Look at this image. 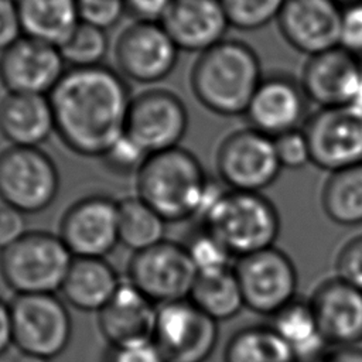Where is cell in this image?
Segmentation results:
<instances>
[{
  "mask_svg": "<svg viewBox=\"0 0 362 362\" xmlns=\"http://www.w3.org/2000/svg\"><path fill=\"white\" fill-rule=\"evenodd\" d=\"M48 98L55 134L76 156L100 158L124 133L132 95L110 66L68 68Z\"/></svg>",
  "mask_w": 362,
  "mask_h": 362,
  "instance_id": "1",
  "label": "cell"
},
{
  "mask_svg": "<svg viewBox=\"0 0 362 362\" xmlns=\"http://www.w3.org/2000/svg\"><path fill=\"white\" fill-rule=\"evenodd\" d=\"M264 78L256 51L246 42L225 38L198 54L191 68L192 95L214 115H245L253 93Z\"/></svg>",
  "mask_w": 362,
  "mask_h": 362,
  "instance_id": "2",
  "label": "cell"
},
{
  "mask_svg": "<svg viewBox=\"0 0 362 362\" xmlns=\"http://www.w3.org/2000/svg\"><path fill=\"white\" fill-rule=\"evenodd\" d=\"M198 157L178 146L147 157L136 174V195L165 222L197 218L209 184Z\"/></svg>",
  "mask_w": 362,
  "mask_h": 362,
  "instance_id": "3",
  "label": "cell"
},
{
  "mask_svg": "<svg viewBox=\"0 0 362 362\" xmlns=\"http://www.w3.org/2000/svg\"><path fill=\"white\" fill-rule=\"evenodd\" d=\"M198 219L235 259L273 247L281 228L279 211L267 197L229 188Z\"/></svg>",
  "mask_w": 362,
  "mask_h": 362,
  "instance_id": "4",
  "label": "cell"
},
{
  "mask_svg": "<svg viewBox=\"0 0 362 362\" xmlns=\"http://www.w3.org/2000/svg\"><path fill=\"white\" fill-rule=\"evenodd\" d=\"M74 260L58 233L27 230L0 249L3 283L18 294H57Z\"/></svg>",
  "mask_w": 362,
  "mask_h": 362,
  "instance_id": "5",
  "label": "cell"
},
{
  "mask_svg": "<svg viewBox=\"0 0 362 362\" xmlns=\"http://www.w3.org/2000/svg\"><path fill=\"white\" fill-rule=\"evenodd\" d=\"M13 346L21 356L51 361L72 338V318L57 294H18L10 301Z\"/></svg>",
  "mask_w": 362,
  "mask_h": 362,
  "instance_id": "6",
  "label": "cell"
},
{
  "mask_svg": "<svg viewBox=\"0 0 362 362\" xmlns=\"http://www.w3.org/2000/svg\"><path fill=\"white\" fill-rule=\"evenodd\" d=\"M59 184L58 167L42 148L8 146L0 151V202L38 214L52 205Z\"/></svg>",
  "mask_w": 362,
  "mask_h": 362,
  "instance_id": "7",
  "label": "cell"
},
{
  "mask_svg": "<svg viewBox=\"0 0 362 362\" xmlns=\"http://www.w3.org/2000/svg\"><path fill=\"white\" fill-rule=\"evenodd\" d=\"M219 181L229 189L262 192L283 170L274 139L247 126L226 134L216 148Z\"/></svg>",
  "mask_w": 362,
  "mask_h": 362,
  "instance_id": "8",
  "label": "cell"
},
{
  "mask_svg": "<svg viewBox=\"0 0 362 362\" xmlns=\"http://www.w3.org/2000/svg\"><path fill=\"white\" fill-rule=\"evenodd\" d=\"M198 272L185 243L163 242L132 255L127 281L154 304L188 298Z\"/></svg>",
  "mask_w": 362,
  "mask_h": 362,
  "instance_id": "9",
  "label": "cell"
},
{
  "mask_svg": "<svg viewBox=\"0 0 362 362\" xmlns=\"http://www.w3.org/2000/svg\"><path fill=\"white\" fill-rule=\"evenodd\" d=\"M218 339V321L189 298L158 305L153 342L165 362H205Z\"/></svg>",
  "mask_w": 362,
  "mask_h": 362,
  "instance_id": "10",
  "label": "cell"
},
{
  "mask_svg": "<svg viewBox=\"0 0 362 362\" xmlns=\"http://www.w3.org/2000/svg\"><path fill=\"white\" fill-rule=\"evenodd\" d=\"M233 267L245 307L256 314L272 317L297 298V269L276 246L239 257Z\"/></svg>",
  "mask_w": 362,
  "mask_h": 362,
  "instance_id": "11",
  "label": "cell"
},
{
  "mask_svg": "<svg viewBox=\"0 0 362 362\" xmlns=\"http://www.w3.org/2000/svg\"><path fill=\"white\" fill-rule=\"evenodd\" d=\"M188 124V109L175 92L148 88L132 96L124 133L150 156L178 147Z\"/></svg>",
  "mask_w": 362,
  "mask_h": 362,
  "instance_id": "12",
  "label": "cell"
},
{
  "mask_svg": "<svg viewBox=\"0 0 362 362\" xmlns=\"http://www.w3.org/2000/svg\"><path fill=\"white\" fill-rule=\"evenodd\" d=\"M180 49L161 23L133 21L115 41L116 71L137 83L164 81L178 62Z\"/></svg>",
  "mask_w": 362,
  "mask_h": 362,
  "instance_id": "13",
  "label": "cell"
},
{
  "mask_svg": "<svg viewBox=\"0 0 362 362\" xmlns=\"http://www.w3.org/2000/svg\"><path fill=\"white\" fill-rule=\"evenodd\" d=\"M303 130L315 167L331 174L362 164V116L349 107H320Z\"/></svg>",
  "mask_w": 362,
  "mask_h": 362,
  "instance_id": "14",
  "label": "cell"
},
{
  "mask_svg": "<svg viewBox=\"0 0 362 362\" xmlns=\"http://www.w3.org/2000/svg\"><path fill=\"white\" fill-rule=\"evenodd\" d=\"M59 238L74 257H106L119 242L117 201L92 194L75 201L59 222Z\"/></svg>",
  "mask_w": 362,
  "mask_h": 362,
  "instance_id": "15",
  "label": "cell"
},
{
  "mask_svg": "<svg viewBox=\"0 0 362 362\" xmlns=\"http://www.w3.org/2000/svg\"><path fill=\"white\" fill-rule=\"evenodd\" d=\"M66 69L58 47L25 35L0 54V82L13 93L48 96Z\"/></svg>",
  "mask_w": 362,
  "mask_h": 362,
  "instance_id": "16",
  "label": "cell"
},
{
  "mask_svg": "<svg viewBox=\"0 0 362 362\" xmlns=\"http://www.w3.org/2000/svg\"><path fill=\"white\" fill-rule=\"evenodd\" d=\"M341 16L334 0H286L277 25L290 47L313 57L339 47Z\"/></svg>",
  "mask_w": 362,
  "mask_h": 362,
  "instance_id": "17",
  "label": "cell"
},
{
  "mask_svg": "<svg viewBox=\"0 0 362 362\" xmlns=\"http://www.w3.org/2000/svg\"><path fill=\"white\" fill-rule=\"evenodd\" d=\"M307 102L300 81L287 75L262 79L245 112L250 127L276 139L301 129L307 120Z\"/></svg>",
  "mask_w": 362,
  "mask_h": 362,
  "instance_id": "18",
  "label": "cell"
},
{
  "mask_svg": "<svg viewBox=\"0 0 362 362\" xmlns=\"http://www.w3.org/2000/svg\"><path fill=\"white\" fill-rule=\"evenodd\" d=\"M308 301L329 348L362 342V290L334 276L321 281Z\"/></svg>",
  "mask_w": 362,
  "mask_h": 362,
  "instance_id": "19",
  "label": "cell"
},
{
  "mask_svg": "<svg viewBox=\"0 0 362 362\" xmlns=\"http://www.w3.org/2000/svg\"><path fill=\"white\" fill-rule=\"evenodd\" d=\"M361 78L362 61L337 47L308 57L300 83L310 102L320 107H338L348 105Z\"/></svg>",
  "mask_w": 362,
  "mask_h": 362,
  "instance_id": "20",
  "label": "cell"
},
{
  "mask_svg": "<svg viewBox=\"0 0 362 362\" xmlns=\"http://www.w3.org/2000/svg\"><path fill=\"white\" fill-rule=\"evenodd\" d=\"M161 25L180 51L197 54L223 41L230 27L219 0H173Z\"/></svg>",
  "mask_w": 362,
  "mask_h": 362,
  "instance_id": "21",
  "label": "cell"
},
{
  "mask_svg": "<svg viewBox=\"0 0 362 362\" xmlns=\"http://www.w3.org/2000/svg\"><path fill=\"white\" fill-rule=\"evenodd\" d=\"M158 305L129 281L98 313V327L110 348L153 341Z\"/></svg>",
  "mask_w": 362,
  "mask_h": 362,
  "instance_id": "22",
  "label": "cell"
},
{
  "mask_svg": "<svg viewBox=\"0 0 362 362\" xmlns=\"http://www.w3.org/2000/svg\"><path fill=\"white\" fill-rule=\"evenodd\" d=\"M55 133L47 95L7 92L0 99V134L10 146L40 147Z\"/></svg>",
  "mask_w": 362,
  "mask_h": 362,
  "instance_id": "23",
  "label": "cell"
},
{
  "mask_svg": "<svg viewBox=\"0 0 362 362\" xmlns=\"http://www.w3.org/2000/svg\"><path fill=\"white\" fill-rule=\"evenodd\" d=\"M122 281L103 257H74L59 293L71 307L99 313L115 296Z\"/></svg>",
  "mask_w": 362,
  "mask_h": 362,
  "instance_id": "24",
  "label": "cell"
},
{
  "mask_svg": "<svg viewBox=\"0 0 362 362\" xmlns=\"http://www.w3.org/2000/svg\"><path fill=\"white\" fill-rule=\"evenodd\" d=\"M23 35L61 47L81 23L76 0H16Z\"/></svg>",
  "mask_w": 362,
  "mask_h": 362,
  "instance_id": "25",
  "label": "cell"
},
{
  "mask_svg": "<svg viewBox=\"0 0 362 362\" xmlns=\"http://www.w3.org/2000/svg\"><path fill=\"white\" fill-rule=\"evenodd\" d=\"M270 327L300 362L322 356L329 351L308 300L297 297L272 315Z\"/></svg>",
  "mask_w": 362,
  "mask_h": 362,
  "instance_id": "26",
  "label": "cell"
},
{
  "mask_svg": "<svg viewBox=\"0 0 362 362\" xmlns=\"http://www.w3.org/2000/svg\"><path fill=\"white\" fill-rule=\"evenodd\" d=\"M188 298L218 322L232 320L245 308L235 267L198 273Z\"/></svg>",
  "mask_w": 362,
  "mask_h": 362,
  "instance_id": "27",
  "label": "cell"
},
{
  "mask_svg": "<svg viewBox=\"0 0 362 362\" xmlns=\"http://www.w3.org/2000/svg\"><path fill=\"white\" fill-rule=\"evenodd\" d=\"M321 206L337 225H362V164L328 175L321 189Z\"/></svg>",
  "mask_w": 362,
  "mask_h": 362,
  "instance_id": "28",
  "label": "cell"
},
{
  "mask_svg": "<svg viewBox=\"0 0 362 362\" xmlns=\"http://www.w3.org/2000/svg\"><path fill=\"white\" fill-rule=\"evenodd\" d=\"M223 362H300L269 325H246L235 331L223 351Z\"/></svg>",
  "mask_w": 362,
  "mask_h": 362,
  "instance_id": "29",
  "label": "cell"
},
{
  "mask_svg": "<svg viewBox=\"0 0 362 362\" xmlns=\"http://www.w3.org/2000/svg\"><path fill=\"white\" fill-rule=\"evenodd\" d=\"M119 242L133 253L165 239V219L137 195L117 201Z\"/></svg>",
  "mask_w": 362,
  "mask_h": 362,
  "instance_id": "30",
  "label": "cell"
},
{
  "mask_svg": "<svg viewBox=\"0 0 362 362\" xmlns=\"http://www.w3.org/2000/svg\"><path fill=\"white\" fill-rule=\"evenodd\" d=\"M107 51V33L82 21L78 24L69 38L59 47V52L68 68L102 65Z\"/></svg>",
  "mask_w": 362,
  "mask_h": 362,
  "instance_id": "31",
  "label": "cell"
},
{
  "mask_svg": "<svg viewBox=\"0 0 362 362\" xmlns=\"http://www.w3.org/2000/svg\"><path fill=\"white\" fill-rule=\"evenodd\" d=\"M229 25L255 31L277 21L286 0H219Z\"/></svg>",
  "mask_w": 362,
  "mask_h": 362,
  "instance_id": "32",
  "label": "cell"
},
{
  "mask_svg": "<svg viewBox=\"0 0 362 362\" xmlns=\"http://www.w3.org/2000/svg\"><path fill=\"white\" fill-rule=\"evenodd\" d=\"M185 246L198 273H209L233 267L230 262L235 257L230 252L204 229L195 233Z\"/></svg>",
  "mask_w": 362,
  "mask_h": 362,
  "instance_id": "33",
  "label": "cell"
},
{
  "mask_svg": "<svg viewBox=\"0 0 362 362\" xmlns=\"http://www.w3.org/2000/svg\"><path fill=\"white\" fill-rule=\"evenodd\" d=\"M148 154L126 133H123L102 156L100 163L106 170L117 175L137 174Z\"/></svg>",
  "mask_w": 362,
  "mask_h": 362,
  "instance_id": "34",
  "label": "cell"
},
{
  "mask_svg": "<svg viewBox=\"0 0 362 362\" xmlns=\"http://www.w3.org/2000/svg\"><path fill=\"white\" fill-rule=\"evenodd\" d=\"M274 146L281 168L300 170L311 164V150L303 127L276 137Z\"/></svg>",
  "mask_w": 362,
  "mask_h": 362,
  "instance_id": "35",
  "label": "cell"
},
{
  "mask_svg": "<svg viewBox=\"0 0 362 362\" xmlns=\"http://www.w3.org/2000/svg\"><path fill=\"white\" fill-rule=\"evenodd\" d=\"M82 23L107 31L115 27L126 13L123 0H76Z\"/></svg>",
  "mask_w": 362,
  "mask_h": 362,
  "instance_id": "36",
  "label": "cell"
},
{
  "mask_svg": "<svg viewBox=\"0 0 362 362\" xmlns=\"http://www.w3.org/2000/svg\"><path fill=\"white\" fill-rule=\"evenodd\" d=\"M335 276L362 290V233L348 239L338 250Z\"/></svg>",
  "mask_w": 362,
  "mask_h": 362,
  "instance_id": "37",
  "label": "cell"
},
{
  "mask_svg": "<svg viewBox=\"0 0 362 362\" xmlns=\"http://www.w3.org/2000/svg\"><path fill=\"white\" fill-rule=\"evenodd\" d=\"M339 47L362 59V3L342 8Z\"/></svg>",
  "mask_w": 362,
  "mask_h": 362,
  "instance_id": "38",
  "label": "cell"
},
{
  "mask_svg": "<svg viewBox=\"0 0 362 362\" xmlns=\"http://www.w3.org/2000/svg\"><path fill=\"white\" fill-rule=\"evenodd\" d=\"M109 362H165L153 341L112 348Z\"/></svg>",
  "mask_w": 362,
  "mask_h": 362,
  "instance_id": "39",
  "label": "cell"
},
{
  "mask_svg": "<svg viewBox=\"0 0 362 362\" xmlns=\"http://www.w3.org/2000/svg\"><path fill=\"white\" fill-rule=\"evenodd\" d=\"M23 35L16 0H0V54Z\"/></svg>",
  "mask_w": 362,
  "mask_h": 362,
  "instance_id": "40",
  "label": "cell"
},
{
  "mask_svg": "<svg viewBox=\"0 0 362 362\" xmlns=\"http://www.w3.org/2000/svg\"><path fill=\"white\" fill-rule=\"evenodd\" d=\"M25 232V214L0 202V249L11 245Z\"/></svg>",
  "mask_w": 362,
  "mask_h": 362,
  "instance_id": "41",
  "label": "cell"
},
{
  "mask_svg": "<svg viewBox=\"0 0 362 362\" xmlns=\"http://www.w3.org/2000/svg\"><path fill=\"white\" fill-rule=\"evenodd\" d=\"M126 13L136 21L161 23L173 0H123Z\"/></svg>",
  "mask_w": 362,
  "mask_h": 362,
  "instance_id": "42",
  "label": "cell"
},
{
  "mask_svg": "<svg viewBox=\"0 0 362 362\" xmlns=\"http://www.w3.org/2000/svg\"><path fill=\"white\" fill-rule=\"evenodd\" d=\"M13 346L10 303L0 298V356Z\"/></svg>",
  "mask_w": 362,
  "mask_h": 362,
  "instance_id": "43",
  "label": "cell"
},
{
  "mask_svg": "<svg viewBox=\"0 0 362 362\" xmlns=\"http://www.w3.org/2000/svg\"><path fill=\"white\" fill-rule=\"evenodd\" d=\"M328 358L329 362H362V346L331 348Z\"/></svg>",
  "mask_w": 362,
  "mask_h": 362,
  "instance_id": "44",
  "label": "cell"
},
{
  "mask_svg": "<svg viewBox=\"0 0 362 362\" xmlns=\"http://www.w3.org/2000/svg\"><path fill=\"white\" fill-rule=\"evenodd\" d=\"M346 107H349L351 110H354L355 113H358V115L362 116V78H361V81H359V83H358L355 92L352 93V96H351V99H349Z\"/></svg>",
  "mask_w": 362,
  "mask_h": 362,
  "instance_id": "45",
  "label": "cell"
},
{
  "mask_svg": "<svg viewBox=\"0 0 362 362\" xmlns=\"http://www.w3.org/2000/svg\"><path fill=\"white\" fill-rule=\"evenodd\" d=\"M339 7L345 8V7H349V6H354V4H359L362 3V0H334Z\"/></svg>",
  "mask_w": 362,
  "mask_h": 362,
  "instance_id": "46",
  "label": "cell"
},
{
  "mask_svg": "<svg viewBox=\"0 0 362 362\" xmlns=\"http://www.w3.org/2000/svg\"><path fill=\"white\" fill-rule=\"evenodd\" d=\"M329 352V351H328ZM328 352L322 356H318V358H314V359H310V361H304V362H329V358H328Z\"/></svg>",
  "mask_w": 362,
  "mask_h": 362,
  "instance_id": "47",
  "label": "cell"
},
{
  "mask_svg": "<svg viewBox=\"0 0 362 362\" xmlns=\"http://www.w3.org/2000/svg\"><path fill=\"white\" fill-rule=\"evenodd\" d=\"M21 362H47V361H40V359H33V358L24 356V358L21 359Z\"/></svg>",
  "mask_w": 362,
  "mask_h": 362,
  "instance_id": "48",
  "label": "cell"
}]
</instances>
